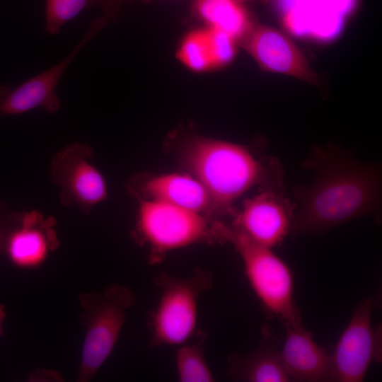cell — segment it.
I'll return each mask as SVG.
<instances>
[{
	"label": "cell",
	"mask_w": 382,
	"mask_h": 382,
	"mask_svg": "<svg viewBox=\"0 0 382 382\" xmlns=\"http://www.w3.org/2000/svg\"><path fill=\"white\" fill-rule=\"evenodd\" d=\"M315 170L311 183L296 188L299 206L291 233H317L364 216L379 219L381 173L345 152L317 147L305 162Z\"/></svg>",
	"instance_id": "6da1fadb"
},
{
	"label": "cell",
	"mask_w": 382,
	"mask_h": 382,
	"mask_svg": "<svg viewBox=\"0 0 382 382\" xmlns=\"http://www.w3.org/2000/svg\"><path fill=\"white\" fill-rule=\"evenodd\" d=\"M185 163L207 191L212 208L226 210L241 195L257 185L282 190L278 163H261L244 146L204 137L191 141Z\"/></svg>",
	"instance_id": "7a4b0ae2"
},
{
	"label": "cell",
	"mask_w": 382,
	"mask_h": 382,
	"mask_svg": "<svg viewBox=\"0 0 382 382\" xmlns=\"http://www.w3.org/2000/svg\"><path fill=\"white\" fill-rule=\"evenodd\" d=\"M216 231L219 238L230 242L239 253L246 277L266 312L284 325L301 323L289 265L272 248L254 242L233 225L217 223Z\"/></svg>",
	"instance_id": "3957f363"
},
{
	"label": "cell",
	"mask_w": 382,
	"mask_h": 382,
	"mask_svg": "<svg viewBox=\"0 0 382 382\" xmlns=\"http://www.w3.org/2000/svg\"><path fill=\"white\" fill-rule=\"evenodd\" d=\"M154 283L161 292L150 321L151 346L178 347L200 334L199 301L212 286L211 274L197 269L187 277H178L161 272Z\"/></svg>",
	"instance_id": "277c9868"
},
{
	"label": "cell",
	"mask_w": 382,
	"mask_h": 382,
	"mask_svg": "<svg viewBox=\"0 0 382 382\" xmlns=\"http://www.w3.org/2000/svg\"><path fill=\"white\" fill-rule=\"evenodd\" d=\"M136 297L127 287L110 284L101 293H82L80 316L86 328L77 381H89L113 350L125 323L126 313Z\"/></svg>",
	"instance_id": "5b68a950"
},
{
	"label": "cell",
	"mask_w": 382,
	"mask_h": 382,
	"mask_svg": "<svg viewBox=\"0 0 382 382\" xmlns=\"http://www.w3.org/2000/svg\"><path fill=\"white\" fill-rule=\"evenodd\" d=\"M138 231L157 253L218 238L198 212L154 199L140 204Z\"/></svg>",
	"instance_id": "8992f818"
},
{
	"label": "cell",
	"mask_w": 382,
	"mask_h": 382,
	"mask_svg": "<svg viewBox=\"0 0 382 382\" xmlns=\"http://www.w3.org/2000/svg\"><path fill=\"white\" fill-rule=\"evenodd\" d=\"M374 301L369 297L355 309L331 354L335 381H364L370 365L381 358V329H374Z\"/></svg>",
	"instance_id": "52a82bcc"
},
{
	"label": "cell",
	"mask_w": 382,
	"mask_h": 382,
	"mask_svg": "<svg viewBox=\"0 0 382 382\" xmlns=\"http://www.w3.org/2000/svg\"><path fill=\"white\" fill-rule=\"evenodd\" d=\"M92 154L89 145L77 142L57 153L51 163L52 181L59 188L61 203L77 205L85 214L107 197L105 180L90 163Z\"/></svg>",
	"instance_id": "ba28073f"
},
{
	"label": "cell",
	"mask_w": 382,
	"mask_h": 382,
	"mask_svg": "<svg viewBox=\"0 0 382 382\" xmlns=\"http://www.w3.org/2000/svg\"><path fill=\"white\" fill-rule=\"evenodd\" d=\"M107 22L104 16L93 20L78 45L57 64L14 88L0 86V116L21 115L37 108L56 113L61 106L55 93L59 80L74 59L105 27Z\"/></svg>",
	"instance_id": "9c48e42d"
},
{
	"label": "cell",
	"mask_w": 382,
	"mask_h": 382,
	"mask_svg": "<svg viewBox=\"0 0 382 382\" xmlns=\"http://www.w3.org/2000/svg\"><path fill=\"white\" fill-rule=\"evenodd\" d=\"M264 70L317 84L318 77L306 58L284 33L256 22L238 43Z\"/></svg>",
	"instance_id": "30bf717a"
},
{
	"label": "cell",
	"mask_w": 382,
	"mask_h": 382,
	"mask_svg": "<svg viewBox=\"0 0 382 382\" xmlns=\"http://www.w3.org/2000/svg\"><path fill=\"white\" fill-rule=\"evenodd\" d=\"M267 188L248 199L233 226L254 242L272 248L291 231L293 207L280 192Z\"/></svg>",
	"instance_id": "8fae6325"
},
{
	"label": "cell",
	"mask_w": 382,
	"mask_h": 382,
	"mask_svg": "<svg viewBox=\"0 0 382 382\" xmlns=\"http://www.w3.org/2000/svg\"><path fill=\"white\" fill-rule=\"evenodd\" d=\"M15 221L17 226L6 236L5 241L4 251L9 260L21 268L41 265L59 245L54 218L31 211L16 214Z\"/></svg>",
	"instance_id": "7c38bea8"
},
{
	"label": "cell",
	"mask_w": 382,
	"mask_h": 382,
	"mask_svg": "<svg viewBox=\"0 0 382 382\" xmlns=\"http://www.w3.org/2000/svg\"><path fill=\"white\" fill-rule=\"evenodd\" d=\"M284 327L286 332L280 356L291 380L334 381L331 354L316 342L301 323Z\"/></svg>",
	"instance_id": "4fadbf2b"
},
{
	"label": "cell",
	"mask_w": 382,
	"mask_h": 382,
	"mask_svg": "<svg viewBox=\"0 0 382 382\" xmlns=\"http://www.w3.org/2000/svg\"><path fill=\"white\" fill-rule=\"evenodd\" d=\"M279 339L270 328H262L259 345L243 355H232L228 361V375L232 379L246 382L291 381L278 349Z\"/></svg>",
	"instance_id": "5bb4252c"
},
{
	"label": "cell",
	"mask_w": 382,
	"mask_h": 382,
	"mask_svg": "<svg viewBox=\"0 0 382 382\" xmlns=\"http://www.w3.org/2000/svg\"><path fill=\"white\" fill-rule=\"evenodd\" d=\"M191 11L204 27L224 32L238 44L257 22L241 0H193Z\"/></svg>",
	"instance_id": "9a60e30c"
},
{
	"label": "cell",
	"mask_w": 382,
	"mask_h": 382,
	"mask_svg": "<svg viewBox=\"0 0 382 382\" xmlns=\"http://www.w3.org/2000/svg\"><path fill=\"white\" fill-rule=\"evenodd\" d=\"M144 190L154 199L199 213L212 208L210 197L201 183L185 175L168 174L148 180Z\"/></svg>",
	"instance_id": "2e32d148"
},
{
	"label": "cell",
	"mask_w": 382,
	"mask_h": 382,
	"mask_svg": "<svg viewBox=\"0 0 382 382\" xmlns=\"http://www.w3.org/2000/svg\"><path fill=\"white\" fill-rule=\"evenodd\" d=\"M202 332L195 340L178 346L175 355L178 378L181 382H212L214 377L206 358Z\"/></svg>",
	"instance_id": "e0dca14e"
},
{
	"label": "cell",
	"mask_w": 382,
	"mask_h": 382,
	"mask_svg": "<svg viewBox=\"0 0 382 382\" xmlns=\"http://www.w3.org/2000/svg\"><path fill=\"white\" fill-rule=\"evenodd\" d=\"M177 57L187 69L195 72L214 70V62L208 29L192 30L183 37Z\"/></svg>",
	"instance_id": "ac0fdd59"
},
{
	"label": "cell",
	"mask_w": 382,
	"mask_h": 382,
	"mask_svg": "<svg viewBox=\"0 0 382 382\" xmlns=\"http://www.w3.org/2000/svg\"><path fill=\"white\" fill-rule=\"evenodd\" d=\"M97 3V0H46L45 33L57 34L63 25Z\"/></svg>",
	"instance_id": "d6986e66"
},
{
	"label": "cell",
	"mask_w": 382,
	"mask_h": 382,
	"mask_svg": "<svg viewBox=\"0 0 382 382\" xmlns=\"http://www.w3.org/2000/svg\"><path fill=\"white\" fill-rule=\"evenodd\" d=\"M97 6L104 14V17L108 21L116 22L121 13L122 7L124 4L131 3L133 0H97Z\"/></svg>",
	"instance_id": "ffe728a7"
},
{
	"label": "cell",
	"mask_w": 382,
	"mask_h": 382,
	"mask_svg": "<svg viewBox=\"0 0 382 382\" xmlns=\"http://www.w3.org/2000/svg\"><path fill=\"white\" fill-rule=\"evenodd\" d=\"M328 4L337 13H345L353 4L352 0H327Z\"/></svg>",
	"instance_id": "44dd1931"
},
{
	"label": "cell",
	"mask_w": 382,
	"mask_h": 382,
	"mask_svg": "<svg viewBox=\"0 0 382 382\" xmlns=\"http://www.w3.org/2000/svg\"><path fill=\"white\" fill-rule=\"evenodd\" d=\"M6 318L4 306L0 304V337L2 334L3 323Z\"/></svg>",
	"instance_id": "7402d4cb"
},
{
	"label": "cell",
	"mask_w": 382,
	"mask_h": 382,
	"mask_svg": "<svg viewBox=\"0 0 382 382\" xmlns=\"http://www.w3.org/2000/svg\"><path fill=\"white\" fill-rule=\"evenodd\" d=\"M6 238V234L0 229V253L4 251Z\"/></svg>",
	"instance_id": "603a6c76"
},
{
	"label": "cell",
	"mask_w": 382,
	"mask_h": 382,
	"mask_svg": "<svg viewBox=\"0 0 382 382\" xmlns=\"http://www.w3.org/2000/svg\"><path fill=\"white\" fill-rule=\"evenodd\" d=\"M241 1H242L243 2L247 4V3H249V2H253V1H254L255 0H241Z\"/></svg>",
	"instance_id": "cb8c5ba5"
}]
</instances>
